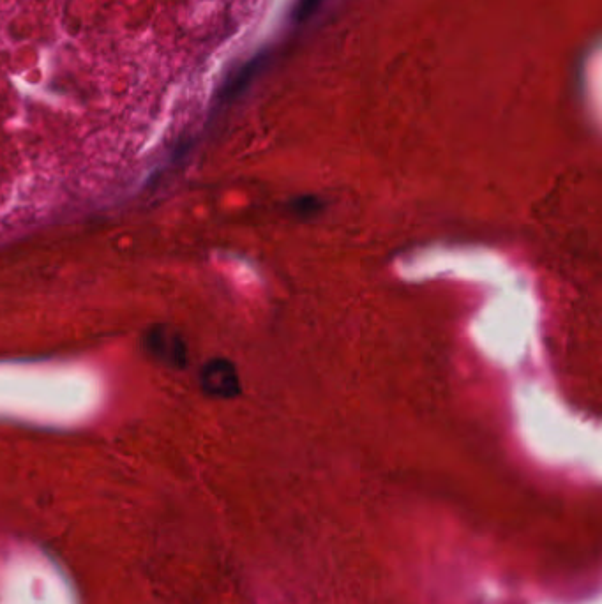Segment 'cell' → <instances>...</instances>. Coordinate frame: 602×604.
<instances>
[{
  "mask_svg": "<svg viewBox=\"0 0 602 604\" xmlns=\"http://www.w3.org/2000/svg\"><path fill=\"white\" fill-rule=\"evenodd\" d=\"M143 345L149 354L172 368L188 364V345L179 331L170 325H152L143 336Z\"/></svg>",
  "mask_w": 602,
  "mask_h": 604,
  "instance_id": "6da1fadb",
  "label": "cell"
},
{
  "mask_svg": "<svg viewBox=\"0 0 602 604\" xmlns=\"http://www.w3.org/2000/svg\"><path fill=\"white\" fill-rule=\"evenodd\" d=\"M318 4H320V0H301L299 2V6H297V18L299 20H304V18H308L315 9H317Z\"/></svg>",
  "mask_w": 602,
  "mask_h": 604,
  "instance_id": "3957f363",
  "label": "cell"
},
{
  "mask_svg": "<svg viewBox=\"0 0 602 604\" xmlns=\"http://www.w3.org/2000/svg\"><path fill=\"white\" fill-rule=\"evenodd\" d=\"M200 387L211 398L232 400L241 394V378L232 361L216 357L202 366Z\"/></svg>",
  "mask_w": 602,
  "mask_h": 604,
  "instance_id": "7a4b0ae2",
  "label": "cell"
}]
</instances>
